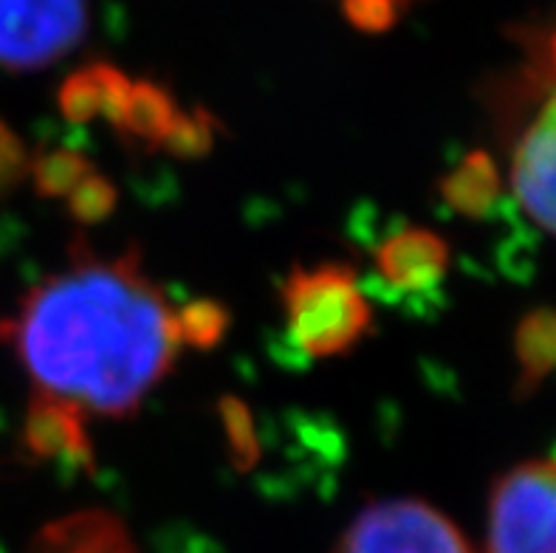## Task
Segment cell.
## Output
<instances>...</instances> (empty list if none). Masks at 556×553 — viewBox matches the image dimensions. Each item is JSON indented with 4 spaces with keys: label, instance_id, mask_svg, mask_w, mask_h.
<instances>
[{
    "label": "cell",
    "instance_id": "7",
    "mask_svg": "<svg viewBox=\"0 0 556 553\" xmlns=\"http://www.w3.org/2000/svg\"><path fill=\"white\" fill-rule=\"evenodd\" d=\"M23 443L28 455L37 461L63 463L74 469H88L93 463V443L85 429V413L51 395H31L23 424Z\"/></svg>",
    "mask_w": 556,
    "mask_h": 553
},
{
    "label": "cell",
    "instance_id": "11",
    "mask_svg": "<svg viewBox=\"0 0 556 553\" xmlns=\"http://www.w3.org/2000/svg\"><path fill=\"white\" fill-rule=\"evenodd\" d=\"M441 196L452 210L466 217H486L501 203V169L486 153L464 155L441 181Z\"/></svg>",
    "mask_w": 556,
    "mask_h": 553
},
{
    "label": "cell",
    "instance_id": "3",
    "mask_svg": "<svg viewBox=\"0 0 556 553\" xmlns=\"http://www.w3.org/2000/svg\"><path fill=\"white\" fill-rule=\"evenodd\" d=\"M489 553H556V457L520 463L494 483Z\"/></svg>",
    "mask_w": 556,
    "mask_h": 553
},
{
    "label": "cell",
    "instance_id": "15",
    "mask_svg": "<svg viewBox=\"0 0 556 553\" xmlns=\"http://www.w3.org/2000/svg\"><path fill=\"white\" fill-rule=\"evenodd\" d=\"M173 328L178 344L212 351L215 344L224 342L229 330V311L218 300H192L181 311H173Z\"/></svg>",
    "mask_w": 556,
    "mask_h": 553
},
{
    "label": "cell",
    "instance_id": "12",
    "mask_svg": "<svg viewBox=\"0 0 556 553\" xmlns=\"http://www.w3.org/2000/svg\"><path fill=\"white\" fill-rule=\"evenodd\" d=\"M515 356L520 365L517 390L520 395H531L543 385L545 376L556 370V311L536 309L522 316L517 325Z\"/></svg>",
    "mask_w": 556,
    "mask_h": 553
},
{
    "label": "cell",
    "instance_id": "14",
    "mask_svg": "<svg viewBox=\"0 0 556 553\" xmlns=\"http://www.w3.org/2000/svg\"><path fill=\"white\" fill-rule=\"evenodd\" d=\"M28 173L40 198H68L74 187L91 173V164L77 150L54 148L42 150L35 162H28Z\"/></svg>",
    "mask_w": 556,
    "mask_h": 553
},
{
    "label": "cell",
    "instance_id": "2",
    "mask_svg": "<svg viewBox=\"0 0 556 553\" xmlns=\"http://www.w3.org/2000/svg\"><path fill=\"white\" fill-rule=\"evenodd\" d=\"M282 309L291 342L308 359L345 356L374 323L356 274L339 263L294 268L282 282Z\"/></svg>",
    "mask_w": 556,
    "mask_h": 553
},
{
    "label": "cell",
    "instance_id": "4",
    "mask_svg": "<svg viewBox=\"0 0 556 553\" xmlns=\"http://www.w3.org/2000/svg\"><path fill=\"white\" fill-rule=\"evenodd\" d=\"M337 553H475L464 533L424 500H381L356 514Z\"/></svg>",
    "mask_w": 556,
    "mask_h": 553
},
{
    "label": "cell",
    "instance_id": "19",
    "mask_svg": "<svg viewBox=\"0 0 556 553\" xmlns=\"http://www.w3.org/2000/svg\"><path fill=\"white\" fill-rule=\"evenodd\" d=\"M345 17L351 26L370 35H381L402 21L407 0H342Z\"/></svg>",
    "mask_w": 556,
    "mask_h": 553
},
{
    "label": "cell",
    "instance_id": "21",
    "mask_svg": "<svg viewBox=\"0 0 556 553\" xmlns=\"http://www.w3.org/2000/svg\"><path fill=\"white\" fill-rule=\"evenodd\" d=\"M551 60H554V68H556V37L554 42H551Z\"/></svg>",
    "mask_w": 556,
    "mask_h": 553
},
{
    "label": "cell",
    "instance_id": "18",
    "mask_svg": "<svg viewBox=\"0 0 556 553\" xmlns=\"http://www.w3.org/2000/svg\"><path fill=\"white\" fill-rule=\"evenodd\" d=\"M116 201H119V192H116L111 178L91 169L68 196V212L83 226L102 224L116 210Z\"/></svg>",
    "mask_w": 556,
    "mask_h": 553
},
{
    "label": "cell",
    "instance_id": "16",
    "mask_svg": "<svg viewBox=\"0 0 556 553\" xmlns=\"http://www.w3.org/2000/svg\"><path fill=\"white\" fill-rule=\"evenodd\" d=\"M218 418L235 469L249 472L254 463L261 461V441H257L252 410L240 399H235V395H226L218 404Z\"/></svg>",
    "mask_w": 556,
    "mask_h": 553
},
{
    "label": "cell",
    "instance_id": "5",
    "mask_svg": "<svg viewBox=\"0 0 556 553\" xmlns=\"http://www.w3.org/2000/svg\"><path fill=\"white\" fill-rule=\"evenodd\" d=\"M88 0H0V65L37 71L85 37Z\"/></svg>",
    "mask_w": 556,
    "mask_h": 553
},
{
    "label": "cell",
    "instance_id": "8",
    "mask_svg": "<svg viewBox=\"0 0 556 553\" xmlns=\"http://www.w3.org/2000/svg\"><path fill=\"white\" fill-rule=\"evenodd\" d=\"M376 268L393 291L424 294L444 280L450 268V246L435 231L407 226L376 249Z\"/></svg>",
    "mask_w": 556,
    "mask_h": 553
},
{
    "label": "cell",
    "instance_id": "13",
    "mask_svg": "<svg viewBox=\"0 0 556 553\" xmlns=\"http://www.w3.org/2000/svg\"><path fill=\"white\" fill-rule=\"evenodd\" d=\"M176 116L178 108L173 93L162 88V85L141 79V83L130 85L125 113H122L116 127L125 136H130V139L148 144V148H159L169 125L176 122Z\"/></svg>",
    "mask_w": 556,
    "mask_h": 553
},
{
    "label": "cell",
    "instance_id": "10",
    "mask_svg": "<svg viewBox=\"0 0 556 553\" xmlns=\"http://www.w3.org/2000/svg\"><path fill=\"white\" fill-rule=\"evenodd\" d=\"M26 553H139V548L113 514L79 512L49 523Z\"/></svg>",
    "mask_w": 556,
    "mask_h": 553
},
{
    "label": "cell",
    "instance_id": "9",
    "mask_svg": "<svg viewBox=\"0 0 556 553\" xmlns=\"http://www.w3.org/2000/svg\"><path fill=\"white\" fill-rule=\"evenodd\" d=\"M127 93H130V83L119 68L108 63H93L74 71L65 79L56 102L68 122L85 125L93 120H108L116 127L125 113Z\"/></svg>",
    "mask_w": 556,
    "mask_h": 553
},
{
    "label": "cell",
    "instance_id": "17",
    "mask_svg": "<svg viewBox=\"0 0 556 553\" xmlns=\"http://www.w3.org/2000/svg\"><path fill=\"white\" fill-rule=\"evenodd\" d=\"M220 127L210 111L195 108V111H178L176 122L169 125L159 148L167 155L176 159H201L212 150L215 139H218Z\"/></svg>",
    "mask_w": 556,
    "mask_h": 553
},
{
    "label": "cell",
    "instance_id": "6",
    "mask_svg": "<svg viewBox=\"0 0 556 553\" xmlns=\"http://www.w3.org/2000/svg\"><path fill=\"white\" fill-rule=\"evenodd\" d=\"M511 187L531 221L556 235V97L517 144Z\"/></svg>",
    "mask_w": 556,
    "mask_h": 553
},
{
    "label": "cell",
    "instance_id": "1",
    "mask_svg": "<svg viewBox=\"0 0 556 553\" xmlns=\"http://www.w3.org/2000/svg\"><path fill=\"white\" fill-rule=\"evenodd\" d=\"M37 395L85 415H134L178 353L173 311L139 254L102 260L85 249L49 274L0 323Z\"/></svg>",
    "mask_w": 556,
    "mask_h": 553
},
{
    "label": "cell",
    "instance_id": "20",
    "mask_svg": "<svg viewBox=\"0 0 556 553\" xmlns=\"http://www.w3.org/2000/svg\"><path fill=\"white\" fill-rule=\"evenodd\" d=\"M28 173L26 144L7 122L0 120V198L9 196Z\"/></svg>",
    "mask_w": 556,
    "mask_h": 553
}]
</instances>
